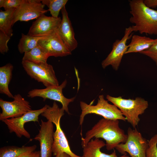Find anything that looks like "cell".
Listing matches in <instances>:
<instances>
[{"mask_svg": "<svg viewBox=\"0 0 157 157\" xmlns=\"http://www.w3.org/2000/svg\"><path fill=\"white\" fill-rule=\"evenodd\" d=\"M49 106L46 104L41 109L31 110L20 117L5 119L2 121L7 125L10 133H14L19 138L24 136L30 138V135L25 129L24 124L29 122H39V116L45 111Z\"/></svg>", "mask_w": 157, "mask_h": 157, "instance_id": "cell-8", "label": "cell"}, {"mask_svg": "<svg viewBox=\"0 0 157 157\" xmlns=\"http://www.w3.org/2000/svg\"><path fill=\"white\" fill-rule=\"evenodd\" d=\"M49 57L45 50L38 44L30 51L25 53L22 60L37 64L47 63Z\"/></svg>", "mask_w": 157, "mask_h": 157, "instance_id": "cell-20", "label": "cell"}, {"mask_svg": "<svg viewBox=\"0 0 157 157\" xmlns=\"http://www.w3.org/2000/svg\"><path fill=\"white\" fill-rule=\"evenodd\" d=\"M148 147L146 157H157V134H155L148 141Z\"/></svg>", "mask_w": 157, "mask_h": 157, "instance_id": "cell-25", "label": "cell"}, {"mask_svg": "<svg viewBox=\"0 0 157 157\" xmlns=\"http://www.w3.org/2000/svg\"><path fill=\"white\" fill-rule=\"evenodd\" d=\"M14 100L11 101L0 99V106L2 112L0 114L1 121L8 119L20 117L32 110L29 102L19 94L14 96Z\"/></svg>", "mask_w": 157, "mask_h": 157, "instance_id": "cell-11", "label": "cell"}, {"mask_svg": "<svg viewBox=\"0 0 157 157\" xmlns=\"http://www.w3.org/2000/svg\"><path fill=\"white\" fill-rule=\"evenodd\" d=\"M140 53L149 57L155 62L157 66V41L149 49Z\"/></svg>", "mask_w": 157, "mask_h": 157, "instance_id": "cell-28", "label": "cell"}, {"mask_svg": "<svg viewBox=\"0 0 157 157\" xmlns=\"http://www.w3.org/2000/svg\"><path fill=\"white\" fill-rule=\"evenodd\" d=\"M25 0H0V7H3L5 10L17 8Z\"/></svg>", "mask_w": 157, "mask_h": 157, "instance_id": "cell-26", "label": "cell"}, {"mask_svg": "<svg viewBox=\"0 0 157 157\" xmlns=\"http://www.w3.org/2000/svg\"><path fill=\"white\" fill-rule=\"evenodd\" d=\"M51 122L41 121L40 128L34 140L39 142L40 157H51L53 143V125Z\"/></svg>", "mask_w": 157, "mask_h": 157, "instance_id": "cell-14", "label": "cell"}, {"mask_svg": "<svg viewBox=\"0 0 157 157\" xmlns=\"http://www.w3.org/2000/svg\"><path fill=\"white\" fill-rule=\"evenodd\" d=\"M61 11L62 18L58 31L64 44L72 52L77 47L78 43L75 38L74 29L65 6Z\"/></svg>", "mask_w": 157, "mask_h": 157, "instance_id": "cell-16", "label": "cell"}, {"mask_svg": "<svg viewBox=\"0 0 157 157\" xmlns=\"http://www.w3.org/2000/svg\"><path fill=\"white\" fill-rule=\"evenodd\" d=\"M13 68V66L10 63L7 64L0 67V93L14 99V96L8 88L12 77Z\"/></svg>", "mask_w": 157, "mask_h": 157, "instance_id": "cell-19", "label": "cell"}, {"mask_svg": "<svg viewBox=\"0 0 157 157\" xmlns=\"http://www.w3.org/2000/svg\"><path fill=\"white\" fill-rule=\"evenodd\" d=\"M55 156V157H72L68 154L64 152H59Z\"/></svg>", "mask_w": 157, "mask_h": 157, "instance_id": "cell-31", "label": "cell"}, {"mask_svg": "<svg viewBox=\"0 0 157 157\" xmlns=\"http://www.w3.org/2000/svg\"><path fill=\"white\" fill-rule=\"evenodd\" d=\"M44 6L41 0H25L16 8L14 14V24L19 21H28L37 19L48 11L44 9Z\"/></svg>", "mask_w": 157, "mask_h": 157, "instance_id": "cell-12", "label": "cell"}, {"mask_svg": "<svg viewBox=\"0 0 157 157\" xmlns=\"http://www.w3.org/2000/svg\"><path fill=\"white\" fill-rule=\"evenodd\" d=\"M46 36L34 37L22 33L21 37L18 45L19 51L20 53H23L30 51L38 45L39 40Z\"/></svg>", "mask_w": 157, "mask_h": 157, "instance_id": "cell-23", "label": "cell"}, {"mask_svg": "<svg viewBox=\"0 0 157 157\" xmlns=\"http://www.w3.org/2000/svg\"><path fill=\"white\" fill-rule=\"evenodd\" d=\"M38 44L45 50L50 56L63 57L72 54V52L61 38L58 30L39 40Z\"/></svg>", "mask_w": 157, "mask_h": 157, "instance_id": "cell-15", "label": "cell"}, {"mask_svg": "<svg viewBox=\"0 0 157 157\" xmlns=\"http://www.w3.org/2000/svg\"><path fill=\"white\" fill-rule=\"evenodd\" d=\"M42 3L46 5L49 8V11L52 17H58L59 12L65 6L67 0H41Z\"/></svg>", "mask_w": 157, "mask_h": 157, "instance_id": "cell-24", "label": "cell"}, {"mask_svg": "<svg viewBox=\"0 0 157 157\" xmlns=\"http://www.w3.org/2000/svg\"><path fill=\"white\" fill-rule=\"evenodd\" d=\"M133 32L131 26L126 28L122 39H117L113 43L112 50L101 62V66L104 69L111 65L115 70H118L123 56L128 48V46L126 44L127 41L131 38Z\"/></svg>", "mask_w": 157, "mask_h": 157, "instance_id": "cell-9", "label": "cell"}, {"mask_svg": "<svg viewBox=\"0 0 157 157\" xmlns=\"http://www.w3.org/2000/svg\"><path fill=\"white\" fill-rule=\"evenodd\" d=\"M65 110L60 108L55 101L52 106H49L41 115L47 120L54 124L56 130L53 134L52 153L56 156L59 152H65L72 157H82L78 156L71 150L67 138L60 126V119L64 114Z\"/></svg>", "mask_w": 157, "mask_h": 157, "instance_id": "cell-3", "label": "cell"}, {"mask_svg": "<svg viewBox=\"0 0 157 157\" xmlns=\"http://www.w3.org/2000/svg\"><path fill=\"white\" fill-rule=\"evenodd\" d=\"M131 41L125 54L131 53H140L149 49L156 41L157 38L152 39L146 36L134 35L131 37Z\"/></svg>", "mask_w": 157, "mask_h": 157, "instance_id": "cell-18", "label": "cell"}, {"mask_svg": "<svg viewBox=\"0 0 157 157\" xmlns=\"http://www.w3.org/2000/svg\"><path fill=\"white\" fill-rule=\"evenodd\" d=\"M108 101L104 99V95L102 94L99 96L97 103L95 105L80 101V106L82 111L80 117V125H82L84 117L90 114L98 115L107 119L126 121V118L120 110L115 105L109 104Z\"/></svg>", "mask_w": 157, "mask_h": 157, "instance_id": "cell-5", "label": "cell"}, {"mask_svg": "<svg viewBox=\"0 0 157 157\" xmlns=\"http://www.w3.org/2000/svg\"><path fill=\"white\" fill-rule=\"evenodd\" d=\"M37 148L35 145L30 146H8L0 149V157H18L27 153L35 151Z\"/></svg>", "mask_w": 157, "mask_h": 157, "instance_id": "cell-22", "label": "cell"}, {"mask_svg": "<svg viewBox=\"0 0 157 157\" xmlns=\"http://www.w3.org/2000/svg\"><path fill=\"white\" fill-rule=\"evenodd\" d=\"M106 98L120 110L133 128L138 126L140 120L139 116L144 113L149 106L148 102L141 97L125 99L120 96L115 97L107 95Z\"/></svg>", "mask_w": 157, "mask_h": 157, "instance_id": "cell-4", "label": "cell"}, {"mask_svg": "<svg viewBox=\"0 0 157 157\" xmlns=\"http://www.w3.org/2000/svg\"><path fill=\"white\" fill-rule=\"evenodd\" d=\"M106 146V143L99 138L92 139L83 148L82 157H129L127 154L118 156L115 150L110 154L102 152L100 149Z\"/></svg>", "mask_w": 157, "mask_h": 157, "instance_id": "cell-17", "label": "cell"}, {"mask_svg": "<svg viewBox=\"0 0 157 157\" xmlns=\"http://www.w3.org/2000/svg\"><path fill=\"white\" fill-rule=\"evenodd\" d=\"M11 37L0 31V52L1 53L4 54L8 51L7 44Z\"/></svg>", "mask_w": 157, "mask_h": 157, "instance_id": "cell-27", "label": "cell"}, {"mask_svg": "<svg viewBox=\"0 0 157 157\" xmlns=\"http://www.w3.org/2000/svg\"><path fill=\"white\" fill-rule=\"evenodd\" d=\"M37 151H34L30 153L23 154L18 157H33L36 154Z\"/></svg>", "mask_w": 157, "mask_h": 157, "instance_id": "cell-30", "label": "cell"}, {"mask_svg": "<svg viewBox=\"0 0 157 157\" xmlns=\"http://www.w3.org/2000/svg\"><path fill=\"white\" fill-rule=\"evenodd\" d=\"M127 134L126 142L119 144L116 149L123 155L128 153L131 157H146L148 141L136 128L129 127Z\"/></svg>", "mask_w": 157, "mask_h": 157, "instance_id": "cell-6", "label": "cell"}, {"mask_svg": "<svg viewBox=\"0 0 157 157\" xmlns=\"http://www.w3.org/2000/svg\"><path fill=\"white\" fill-rule=\"evenodd\" d=\"M127 137V134L119 127V120L103 118L86 133L85 137L82 139L81 144L83 147L93 138H101L106 141V149L109 151L115 148L119 144L125 143Z\"/></svg>", "mask_w": 157, "mask_h": 157, "instance_id": "cell-1", "label": "cell"}, {"mask_svg": "<svg viewBox=\"0 0 157 157\" xmlns=\"http://www.w3.org/2000/svg\"><path fill=\"white\" fill-rule=\"evenodd\" d=\"M144 2L148 7L155 8L157 7V0H144Z\"/></svg>", "mask_w": 157, "mask_h": 157, "instance_id": "cell-29", "label": "cell"}, {"mask_svg": "<svg viewBox=\"0 0 157 157\" xmlns=\"http://www.w3.org/2000/svg\"><path fill=\"white\" fill-rule=\"evenodd\" d=\"M67 81L65 79L60 85L52 86L44 89H35L30 91L28 96L33 98L40 97L42 98L44 100L47 99L54 100L60 102L62 105V108L68 114H70L68 106L71 102H73L76 97L68 99L65 97L63 93V90L66 86Z\"/></svg>", "mask_w": 157, "mask_h": 157, "instance_id": "cell-10", "label": "cell"}, {"mask_svg": "<svg viewBox=\"0 0 157 157\" xmlns=\"http://www.w3.org/2000/svg\"><path fill=\"white\" fill-rule=\"evenodd\" d=\"M22 64L24 70L32 78L48 87L59 85L53 66L47 63H35L22 60Z\"/></svg>", "mask_w": 157, "mask_h": 157, "instance_id": "cell-7", "label": "cell"}, {"mask_svg": "<svg viewBox=\"0 0 157 157\" xmlns=\"http://www.w3.org/2000/svg\"><path fill=\"white\" fill-rule=\"evenodd\" d=\"M130 13L132 16L129 19L133 32L141 34L157 35V10L147 6L144 0L129 1Z\"/></svg>", "mask_w": 157, "mask_h": 157, "instance_id": "cell-2", "label": "cell"}, {"mask_svg": "<svg viewBox=\"0 0 157 157\" xmlns=\"http://www.w3.org/2000/svg\"><path fill=\"white\" fill-rule=\"evenodd\" d=\"M33 157H40V151H37L36 154Z\"/></svg>", "mask_w": 157, "mask_h": 157, "instance_id": "cell-32", "label": "cell"}, {"mask_svg": "<svg viewBox=\"0 0 157 157\" xmlns=\"http://www.w3.org/2000/svg\"><path fill=\"white\" fill-rule=\"evenodd\" d=\"M62 19L42 15L32 24L27 35L34 37L49 36L58 30Z\"/></svg>", "mask_w": 157, "mask_h": 157, "instance_id": "cell-13", "label": "cell"}, {"mask_svg": "<svg viewBox=\"0 0 157 157\" xmlns=\"http://www.w3.org/2000/svg\"><path fill=\"white\" fill-rule=\"evenodd\" d=\"M16 8L0 11V31L10 36L13 35L12 27L14 24V14Z\"/></svg>", "mask_w": 157, "mask_h": 157, "instance_id": "cell-21", "label": "cell"}]
</instances>
